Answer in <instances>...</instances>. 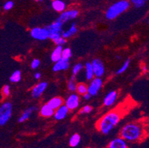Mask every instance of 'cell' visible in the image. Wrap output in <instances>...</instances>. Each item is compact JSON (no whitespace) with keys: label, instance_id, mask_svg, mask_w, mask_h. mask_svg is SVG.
Wrapping results in <instances>:
<instances>
[{"label":"cell","instance_id":"obj_36","mask_svg":"<svg viewBox=\"0 0 149 148\" xmlns=\"http://www.w3.org/2000/svg\"><path fill=\"white\" fill-rule=\"evenodd\" d=\"M91 95L90 94V93H85V95H83V98L85 99V100H89L91 99Z\"/></svg>","mask_w":149,"mask_h":148},{"label":"cell","instance_id":"obj_12","mask_svg":"<svg viewBox=\"0 0 149 148\" xmlns=\"http://www.w3.org/2000/svg\"><path fill=\"white\" fill-rule=\"evenodd\" d=\"M127 141L121 136L114 138L108 145L107 148H128Z\"/></svg>","mask_w":149,"mask_h":148},{"label":"cell","instance_id":"obj_9","mask_svg":"<svg viewBox=\"0 0 149 148\" xmlns=\"http://www.w3.org/2000/svg\"><path fill=\"white\" fill-rule=\"evenodd\" d=\"M79 101H80V99H79V95L77 93H72L66 99L65 104L67 106L70 110H74L79 107Z\"/></svg>","mask_w":149,"mask_h":148},{"label":"cell","instance_id":"obj_22","mask_svg":"<svg viewBox=\"0 0 149 148\" xmlns=\"http://www.w3.org/2000/svg\"><path fill=\"white\" fill-rule=\"evenodd\" d=\"M77 33V28L76 26L75 23H72L70 25V28L68 29L67 31L62 32V36L65 38V39H68V38L71 37V36H74Z\"/></svg>","mask_w":149,"mask_h":148},{"label":"cell","instance_id":"obj_8","mask_svg":"<svg viewBox=\"0 0 149 148\" xmlns=\"http://www.w3.org/2000/svg\"><path fill=\"white\" fill-rule=\"evenodd\" d=\"M79 15V10L76 9H71V10H65L61 13L60 16L58 17L57 21L61 22L62 23L67 22L68 21L71 19H74L77 16Z\"/></svg>","mask_w":149,"mask_h":148},{"label":"cell","instance_id":"obj_11","mask_svg":"<svg viewBox=\"0 0 149 148\" xmlns=\"http://www.w3.org/2000/svg\"><path fill=\"white\" fill-rule=\"evenodd\" d=\"M47 87H48V83L47 82L42 81V82L38 83L36 86L33 87L32 90H31V95H32L33 98L37 99V98L40 97L45 92Z\"/></svg>","mask_w":149,"mask_h":148},{"label":"cell","instance_id":"obj_15","mask_svg":"<svg viewBox=\"0 0 149 148\" xmlns=\"http://www.w3.org/2000/svg\"><path fill=\"white\" fill-rule=\"evenodd\" d=\"M69 66H70L69 60L62 59L54 64V67H53V70L54 72H59L62 71V70H66L68 69Z\"/></svg>","mask_w":149,"mask_h":148},{"label":"cell","instance_id":"obj_34","mask_svg":"<svg viewBox=\"0 0 149 148\" xmlns=\"http://www.w3.org/2000/svg\"><path fill=\"white\" fill-rule=\"evenodd\" d=\"M40 65V61L38 59H34L32 62H31V66L32 69H36L39 67V66Z\"/></svg>","mask_w":149,"mask_h":148},{"label":"cell","instance_id":"obj_5","mask_svg":"<svg viewBox=\"0 0 149 148\" xmlns=\"http://www.w3.org/2000/svg\"><path fill=\"white\" fill-rule=\"evenodd\" d=\"M62 24H63V23L56 20V22H53L48 27H46L50 33L49 39H51L53 41L54 39L62 36Z\"/></svg>","mask_w":149,"mask_h":148},{"label":"cell","instance_id":"obj_39","mask_svg":"<svg viewBox=\"0 0 149 148\" xmlns=\"http://www.w3.org/2000/svg\"><path fill=\"white\" fill-rule=\"evenodd\" d=\"M35 1H37V2H41L42 0H35Z\"/></svg>","mask_w":149,"mask_h":148},{"label":"cell","instance_id":"obj_35","mask_svg":"<svg viewBox=\"0 0 149 148\" xmlns=\"http://www.w3.org/2000/svg\"><path fill=\"white\" fill-rule=\"evenodd\" d=\"M13 7V2L12 1H8L3 5V8L5 10H10Z\"/></svg>","mask_w":149,"mask_h":148},{"label":"cell","instance_id":"obj_3","mask_svg":"<svg viewBox=\"0 0 149 148\" xmlns=\"http://www.w3.org/2000/svg\"><path fill=\"white\" fill-rule=\"evenodd\" d=\"M130 7L128 0H120L110 6L105 13V17L109 20H113L118 17L120 14L126 11Z\"/></svg>","mask_w":149,"mask_h":148},{"label":"cell","instance_id":"obj_4","mask_svg":"<svg viewBox=\"0 0 149 148\" xmlns=\"http://www.w3.org/2000/svg\"><path fill=\"white\" fill-rule=\"evenodd\" d=\"M13 105L9 101H5L0 107V125L4 126L11 118Z\"/></svg>","mask_w":149,"mask_h":148},{"label":"cell","instance_id":"obj_38","mask_svg":"<svg viewBox=\"0 0 149 148\" xmlns=\"http://www.w3.org/2000/svg\"><path fill=\"white\" fill-rule=\"evenodd\" d=\"M146 70H147V67H146V66H144L143 68V71L145 72V71H146Z\"/></svg>","mask_w":149,"mask_h":148},{"label":"cell","instance_id":"obj_13","mask_svg":"<svg viewBox=\"0 0 149 148\" xmlns=\"http://www.w3.org/2000/svg\"><path fill=\"white\" fill-rule=\"evenodd\" d=\"M69 110H70L68 109L67 106L65 104H63L58 109H56L55 110V113L54 115V119H56L57 121H60L62 120V119H64L67 116Z\"/></svg>","mask_w":149,"mask_h":148},{"label":"cell","instance_id":"obj_17","mask_svg":"<svg viewBox=\"0 0 149 148\" xmlns=\"http://www.w3.org/2000/svg\"><path fill=\"white\" fill-rule=\"evenodd\" d=\"M62 51H63L62 46L56 45V47L54 48V50L53 51L52 54H51V61H52L53 62H55V63H56V62H57L58 61L62 59Z\"/></svg>","mask_w":149,"mask_h":148},{"label":"cell","instance_id":"obj_10","mask_svg":"<svg viewBox=\"0 0 149 148\" xmlns=\"http://www.w3.org/2000/svg\"><path fill=\"white\" fill-rule=\"evenodd\" d=\"M93 71L95 74V77H100L101 78L105 73V66L100 59H95L92 61Z\"/></svg>","mask_w":149,"mask_h":148},{"label":"cell","instance_id":"obj_1","mask_svg":"<svg viewBox=\"0 0 149 148\" xmlns=\"http://www.w3.org/2000/svg\"><path fill=\"white\" fill-rule=\"evenodd\" d=\"M121 116V113L119 111H110L98 121L97 124V130L103 135H108L120 123Z\"/></svg>","mask_w":149,"mask_h":148},{"label":"cell","instance_id":"obj_7","mask_svg":"<svg viewBox=\"0 0 149 148\" xmlns=\"http://www.w3.org/2000/svg\"><path fill=\"white\" fill-rule=\"evenodd\" d=\"M102 86V80L100 77H94L88 85V93L92 96H96Z\"/></svg>","mask_w":149,"mask_h":148},{"label":"cell","instance_id":"obj_25","mask_svg":"<svg viewBox=\"0 0 149 148\" xmlns=\"http://www.w3.org/2000/svg\"><path fill=\"white\" fill-rule=\"evenodd\" d=\"M22 79V73L20 70H15L12 75L10 77V81H11L12 83H17L19 81H20Z\"/></svg>","mask_w":149,"mask_h":148},{"label":"cell","instance_id":"obj_6","mask_svg":"<svg viewBox=\"0 0 149 148\" xmlns=\"http://www.w3.org/2000/svg\"><path fill=\"white\" fill-rule=\"evenodd\" d=\"M31 36L36 40L44 41L47 39H49L50 33L47 28L36 27L31 31Z\"/></svg>","mask_w":149,"mask_h":148},{"label":"cell","instance_id":"obj_41","mask_svg":"<svg viewBox=\"0 0 149 148\" xmlns=\"http://www.w3.org/2000/svg\"><path fill=\"white\" fill-rule=\"evenodd\" d=\"M148 23H149V20H148Z\"/></svg>","mask_w":149,"mask_h":148},{"label":"cell","instance_id":"obj_40","mask_svg":"<svg viewBox=\"0 0 149 148\" xmlns=\"http://www.w3.org/2000/svg\"><path fill=\"white\" fill-rule=\"evenodd\" d=\"M52 1H54V0H52Z\"/></svg>","mask_w":149,"mask_h":148},{"label":"cell","instance_id":"obj_26","mask_svg":"<svg viewBox=\"0 0 149 148\" xmlns=\"http://www.w3.org/2000/svg\"><path fill=\"white\" fill-rule=\"evenodd\" d=\"M129 65H130V59H127V60L125 61V62L123 64V65H122L121 67L118 69V70L116 71V74L120 75V74H122V73H124V72L128 68Z\"/></svg>","mask_w":149,"mask_h":148},{"label":"cell","instance_id":"obj_21","mask_svg":"<svg viewBox=\"0 0 149 148\" xmlns=\"http://www.w3.org/2000/svg\"><path fill=\"white\" fill-rule=\"evenodd\" d=\"M85 77H86V79L87 80H91V81L94 76H95V74H94V71H93V65H92L91 62H86L85 65Z\"/></svg>","mask_w":149,"mask_h":148},{"label":"cell","instance_id":"obj_37","mask_svg":"<svg viewBox=\"0 0 149 148\" xmlns=\"http://www.w3.org/2000/svg\"><path fill=\"white\" fill-rule=\"evenodd\" d=\"M34 78L36 79H40L41 78V73H36L34 74Z\"/></svg>","mask_w":149,"mask_h":148},{"label":"cell","instance_id":"obj_32","mask_svg":"<svg viewBox=\"0 0 149 148\" xmlns=\"http://www.w3.org/2000/svg\"><path fill=\"white\" fill-rule=\"evenodd\" d=\"M2 95L5 97H8V96H10V88L8 85H4L3 88H2Z\"/></svg>","mask_w":149,"mask_h":148},{"label":"cell","instance_id":"obj_27","mask_svg":"<svg viewBox=\"0 0 149 148\" xmlns=\"http://www.w3.org/2000/svg\"><path fill=\"white\" fill-rule=\"evenodd\" d=\"M72 56V51L69 47H65L63 49L62 51V59H66V60H69L70 59V57Z\"/></svg>","mask_w":149,"mask_h":148},{"label":"cell","instance_id":"obj_33","mask_svg":"<svg viewBox=\"0 0 149 148\" xmlns=\"http://www.w3.org/2000/svg\"><path fill=\"white\" fill-rule=\"evenodd\" d=\"M92 111V107L90 105H85L84 106L83 108H82V110H80L81 114H88L89 113H91Z\"/></svg>","mask_w":149,"mask_h":148},{"label":"cell","instance_id":"obj_19","mask_svg":"<svg viewBox=\"0 0 149 148\" xmlns=\"http://www.w3.org/2000/svg\"><path fill=\"white\" fill-rule=\"evenodd\" d=\"M52 8L55 11L62 13L66 8V4L62 0H54L52 2Z\"/></svg>","mask_w":149,"mask_h":148},{"label":"cell","instance_id":"obj_28","mask_svg":"<svg viewBox=\"0 0 149 148\" xmlns=\"http://www.w3.org/2000/svg\"><path fill=\"white\" fill-rule=\"evenodd\" d=\"M77 85L76 84L74 80L69 79V81H68V90H70V92L77 91Z\"/></svg>","mask_w":149,"mask_h":148},{"label":"cell","instance_id":"obj_20","mask_svg":"<svg viewBox=\"0 0 149 148\" xmlns=\"http://www.w3.org/2000/svg\"><path fill=\"white\" fill-rule=\"evenodd\" d=\"M47 104L51 108H52L53 109L56 110V109L60 108L61 106L63 105V99L61 97H54L51 99H50Z\"/></svg>","mask_w":149,"mask_h":148},{"label":"cell","instance_id":"obj_31","mask_svg":"<svg viewBox=\"0 0 149 148\" xmlns=\"http://www.w3.org/2000/svg\"><path fill=\"white\" fill-rule=\"evenodd\" d=\"M53 42H54L55 43L56 45L62 46L63 44H65L66 43V39H65L63 36H59V37L56 38V39H54V40H53Z\"/></svg>","mask_w":149,"mask_h":148},{"label":"cell","instance_id":"obj_29","mask_svg":"<svg viewBox=\"0 0 149 148\" xmlns=\"http://www.w3.org/2000/svg\"><path fill=\"white\" fill-rule=\"evenodd\" d=\"M131 3L134 5V6L136 8H142L145 5L146 1L148 0H130Z\"/></svg>","mask_w":149,"mask_h":148},{"label":"cell","instance_id":"obj_23","mask_svg":"<svg viewBox=\"0 0 149 148\" xmlns=\"http://www.w3.org/2000/svg\"><path fill=\"white\" fill-rule=\"evenodd\" d=\"M81 141V136L79 134L74 133L70 136V139H69V145L72 147H76L79 145Z\"/></svg>","mask_w":149,"mask_h":148},{"label":"cell","instance_id":"obj_14","mask_svg":"<svg viewBox=\"0 0 149 148\" xmlns=\"http://www.w3.org/2000/svg\"><path fill=\"white\" fill-rule=\"evenodd\" d=\"M118 96V93L116 90H111L105 96L103 100V104L105 107H111L114 104Z\"/></svg>","mask_w":149,"mask_h":148},{"label":"cell","instance_id":"obj_18","mask_svg":"<svg viewBox=\"0 0 149 148\" xmlns=\"http://www.w3.org/2000/svg\"><path fill=\"white\" fill-rule=\"evenodd\" d=\"M36 110H37V108H36V107H30V108H27V109L22 113L21 116L19 118V123H22V122H25V121L28 120V119L31 117V114L33 113L34 111H36Z\"/></svg>","mask_w":149,"mask_h":148},{"label":"cell","instance_id":"obj_16","mask_svg":"<svg viewBox=\"0 0 149 148\" xmlns=\"http://www.w3.org/2000/svg\"><path fill=\"white\" fill-rule=\"evenodd\" d=\"M40 113L42 117H51V116H54V113H55V110L51 108L48 104H45L42 106V108H40Z\"/></svg>","mask_w":149,"mask_h":148},{"label":"cell","instance_id":"obj_2","mask_svg":"<svg viewBox=\"0 0 149 148\" xmlns=\"http://www.w3.org/2000/svg\"><path fill=\"white\" fill-rule=\"evenodd\" d=\"M144 129L142 124L137 122H129L122 127L120 136L129 142L141 140L144 135Z\"/></svg>","mask_w":149,"mask_h":148},{"label":"cell","instance_id":"obj_30","mask_svg":"<svg viewBox=\"0 0 149 148\" xmlns=\"http://www.w3.org/2000/svg\"><path fill=\"white\" fill-rule=\"evenodd\" d=\"M83 67H84L83 65H82V63L76 64V65L74 66V67H73V70H72L73 75L76 76L77 74H78V73H79V72L82 70V68H83Z\"/></svg>","mask_w":149,"mask_h":148},{"label":"cell","instance_id":"obj_24","mask_svg":"<svg viewBox=\"0 0 149 148\" xmlns=\"http://www.w3.org/2000/svg\"><path fill=\"white\" fill-rule=\"evenodd\" d=\"M88 86L85 83H79L77 84V92L79 95H85V93H88Z\"/></svg>","mask_w":149,"mask_h":148}]
</instances>
